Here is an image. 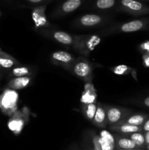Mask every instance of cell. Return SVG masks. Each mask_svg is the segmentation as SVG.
<instances>
[{
  "label": "cell",
  "mask_w": 149,
  "mask_h": 150,
  "mask_svg": "<svg viewBox=\"0 0 149 150\" xmlns=\"http://www.w3.org/2000/svg\"><path fill=\"white\" fill-rule=\"evenodd\" d=\"M115 3V0H97L96 7L99 9H109L113 7Z\"/></svg>",
  "instance_id": "cell-19"
},
{
  "label": "cell",
  "mask_w": 149,
  "mask_h": 150,
  "mask_svg": "<svg viewBox=\"0 0 149 150\" xmlns=\"http://www.w3.org/2000/svg\"><path fill=\"white\" fill-rule=\"evenodd\" d=\"M29 73V70L27 67H16L13 70V74L15 77H24Z\"/></svg>",
  "instance_id": "cell-22"
},
{
  "label": "cell",
  "mask_w": 149,
  "mask_h": 150,
  "mask_svg": "<svg viewBox=\"0 0 149 150\" xmlns=\"http://www.w3.org/2000/svg\"><path fill=\"white\" fill-rule=\"evenodd\" d=\"M148 118V117L146 114H134L126 120L125 124L142 127Z\"/></svg>",
  "instance_id": "cell-8"
},
{
  "label": "cell",
  "mask_w": 149,
  "mask_h": 150,
  "mask_svg": "<svg viewBox=\"0 0 149 150\" xmlns=\"http://www.w3.org/2000/svg\"><path fill=\"white\" fill-rule=\"evenodd\" d=\"M129 67H127V65H124V64H121V65H118L117 67H115L113 69V72L116 75H124L125 73H127L129 70Z\"/></svg>",
  "instance_id": "cell-24"
},
{
  "label": "cell",
  "mask_w": 149,
  "mask_h": 150,
  "mask_svg": "<svg viewBox=\"0 0 149 150\" xmlns=\"http://www.w3.org/2000/svg\"><path fill=\"white\" fill-rule=\"evenodd\" d=\"M82 3V0H67L61 6V10L64 13H71L78 8Z\"/></svg>",
  "instance_id": "cell-10"
},
{
  "label": "cell",
  "mask_w": 149,
  "mask_h": 150,
  "mask_svg": "<svg viewBox=\"0 0 149 150\" xmlns=\"http://www.w3.org/2000/svg\"><path fill=\"white\" fill-rule=\"evenodd\" d=\"M100 137L103 138L105 141L108 142L112 147H115V139H114V137L112 136V134L109 133L107 130H102L100 133Z\"/></svg>",
  "instance_id": "cell-21"
},
{
  "label": "cell",
  "mask_w": 149,
  "mask_h": 150,
  "mask_svg": "<svg viewBox=\"0 0 149 150\" xmlns=\"http://www.w3.org/2000/svg\"><path fill=\"white\" fill-rule=\"evenodd\" d=\"M120 7L131 14L145 15L149 13V7L137 0H120Z\"/></svg>",
  "instance_id": "cell-1"
},
{
  "label": "cell",
  "mask_w": 149,
  "mask_h": 150,
  "mask_svg": "<svg viewBox=\"0 0 149 150\" xmlns=\"http://www.w3.org/2000/svg\"><path fill=\"white\" fill-rule=\"evenodd\" d=\"M53 58L63 63H68L72 60V56L66 51H56L53 54Z\"/></svg>",
  "instance_id": "cell-15"
},
{
  "label": "cell",
  "mask_w": 149,
  "mask_h": 150,
  "mask_svg": "<svg viewBox=\"0 0 149 150\" xmlns=\"http://www.w3.org/2000/svg\"><path fill=\"white\" fill-rule=\"evenodd\" d=\"M122 113L117 108H110L107 113V118L110 123H116L121 120Z\"/></svg>",
  "instance_id": "cell-11"
},
{
  "label": "cell",
  "mask_w": 149,
  "mask_h": 150,
  "mask_svg": "<svg viewBox=\"0 0 149 150\" xmlns=\"http://www.w3.org/2000/svg\"><path fill=\"white\" fill-rule=\"evenodd\" d=\"M145 136V146L149 145V131L144 133Z\"/></svg>",
  "instance_id": "cell-28"
},
{
  "label": "cell",
  "mask_w": 149,
  "mask_h": 150,
  "mask_svg": "<svg viewBox=\"0 0 149 150\" xmlns=\"http://www.w3.org/2000/svg\"><path fill=\"white\" fill-rule=\"evenodd\" d=\"M149 25V20H134L124 23L121 30L124 32H133L141 30Z\"/></svg>",
  "instance_id": "cell-3"
},
{
  "label": "cell",
  "mask_w": 149,
  "mask_h": 150,
  "mask_svg": "<svg viewBox=\"0 0 149 150\" xmlns=\"http://www.w3.org/2000/svg\"><path fill=\"white\" fill-rule=\"evenodd\" d=\"M44 7H39L35 9L33 12V19L35 21L37 22H44L45 21V15H44Z\"/></svg>",
  "instance_id": "cell-17"
},
{
  "label": "cell",
  "mask_w": 149,
  "mask_h": 150,
  "mask_svg": "<svg viewBox=\"0 0 149 150\" xmlns=\"http://www.w3.org/2000/svg\"><path fill=\"white\" fill-rule=\"evenodd\" d=\"M143 104H144L146 107L149 108V96L147 97L146 98H145V100H143Z\"/></svg>",
  "instance_id": "cell-29"
},
{
  "label": "cell",
  "mask_w": 149,
  "mask_h": 150,
  "mask_svg": "<svg viewBox=\"0 0 149 150\" xmlns=\"http://www.w3.org/2000/svg\"><path fill=\"white\" fill-rule=\"evenodd\" d=\"M140 48L142 51L146 54V53H149V40L145 41V42H143L141 45H140Z\"/></svg>",
  "instance_id": "cell-25"
},
{
  "label": "cell",
  "mask_w": 149,
  "mask_h": 150,
  "mask_svg": "<svg viewBox=\"0 0 149 150\" xmlns=\"http://www.w3.org/2000/svg\"><path fill=\"white\" fill-rule=\"evenodd\" d=\"M29 1L32 3H40L42 1H43L44 0H29Z\"/></svg>",
  "instance_id": "cell-30"
},
{
  "label": "cell",
  "mask_w": 149,
  "mask_h": 150,
  "mask_svg": "<svg viewBox=\"0 0 149 150\" xmlns=\"http://www.w3.org/2000/svg\"><path fill=\"white\" fill-rule=\"evenodd\" d=\"M23 122L19 118H13L8 123V127L15 134H18L22 130Z\"/></svg>",
  "instance_id": "cell-12"
},
{
  "label": "cell",
  "mask_w": 149,
  "mask_h": 150,
  "mask_svg": "<svg viewBox=\"0 0 149 150\" xmlns=\"http://www.w3.org/2000/svg\"><path fill=\"white\" fill-rule=\"evenodd\" d=\"M17 92L13 90H7L0 97V108L4 112L11 113L15 109L18 102Z\"/></svg>",
  "instance_id": "cell-2"
},
{
  "label": "cell",
  "mask_w": 149,
  "mask_h": 150,
  "mask_svg": "<svg viewBox=\"0 0 149 150\" xmlns=\"http://www.w3.org/2000/svg\"><path fill=\"white\" fill-rule=\"evenodd\" d=\"M90 65L86 62H79L74 66V71L77 76L81 78H86L91 73Z\"/></svg>",
  "instance_id": "cell-6"
},
{
  "label": "cell",
  "mask_w": 149,
  "mask_h": 150,
  "mask_svg": "<svg viewBox=\"0 0 149 150\" xmlns=\"http://www.w3.org/2000/svg\"><path fill=\"white\" fill-rule=\"evenodd\" d=\"M137 1H149V0H137Z\"/></svg>",
  "instance_id": "cell-32"
},
{
  "label": "cell",
  "mask_w": 149,
  "mask_h": 150,
  "mask_svg": "<svg viewBox=\"0 0 149 150\" xmlns=\"http://www.w3.org/2000/svg\"><path fill=\"white\" fill-rule=\"evenodd\" d=\"M91 150H98V149H95V148H93V149H91Z\"/></svg>",
  "instance_id": "cell-33"
},
{
  "label": "cell",
  "mask_w": 149,
  "mask_h": 150,
  "mask_svg": "<svg viewBox=\"0 0 149 150\" xmlns=\"http://www.w3.org/2000/svg\"><path fill=\"white\" fill-rule=\"evenodd\" d=\"M15 64V60L10 56L0 52V66L4 68H10Z\"/></svg>",
  "instance_id": "cell-16"
},
{
  "label": "cell",
  "mask_w": 149,
  "mask_h": 150,
  "mask_svg": "<svg viewBox=\"0 0 149 150\" xmlns=\"http://www.w3.org/2000/svg\"><path fill=\"white\" fill-rule=\"evenodd\" d=\"M120 132L123 133H127V134H131V133H137V132H143V128L142 127H138V126L124 124L122 125L117 127Z\"/></svg>",
  "instance_id": "cell-14"
},
{
  "label": "cell",
  "mask_w": 149,
  "mask_h": 150,
  "mask_svg": "<svg viewBox=\"0 0 149 150\" xmlns=\"http://www.w3.org/2000/svg\"><path fill=\"white\" fill-rule=\"evenodd\" d=\"M142 128H143V132H144V133L149 131V117L146 120V121L145 122L144 124L143 125Z\"/></svg>",
  "instance_id": "cell-27"
},
{
  "label": "cell",
  "mask_w": 149,
  "mask_h": 150,
  "mask_svg": "<svg viewBox=\"0 0 149 150\" xmlns=\"http://www.w3.org/2000/svg\"><path fill=\"white\" fill-rule=\"evenodd\" d=\"M106 117L107 116L106 114H105V110L101 108V107H99L96 109V114H95L94 117H93V120H94L96 124L100 125L105 122Z\"/></svg>",
  "instance_id": "cell-18"
},
{
  "label": "cell",
  "mask_w": 149,
  "mask_h": 150,
  "mask_svg": "<svg viewBox=\"0 0 149 150\" xmlns=\"http://www.w3.org/2000/svg\"><path fill=\"white\" fill-rule=\"evenodd\" d=\"M30 82V78L17 77L13 79L9 83L10 88L13 89H20L25 88Z\"/></svg>",
  "instance_id": "cell-7"
},
{
  "label": "cell",
  "mask_w": 149,
  "mask_h": 150,
  "mask_svg": "<svg viewBox=\"0 0 149 150\" xmlns=\"http://www.w3.org/2000/svg\"><path fill=\"white\" fill-rule=\"evenodd\" d=\"M115 146L118 148V150L121 149H140L136 146L135 144L130 139L126 138H119L115 142Z\"/></svg>",
  "instance_id": "cell-5"
},
{
  "label": "cell",
  "mask_w": 149,
  "mask_h": 150,
  "mask_svg": "<svg viewBox=\"0 0 149 150\" xmlns=\"http://www.w3.org/2000/svg\"><path fill=\"white\" fill-rule=\"evenodd\" d=\"M96 139H97L98 144H99V150H113L114 148L103 138L99 136V137L96 138Z\"/></svg>",
  "instance_id": "cell-23"
},
{
  "label": "cell",
  "mask_w": 149,
  "mask_h": 150,
  "mask_svg": "<svg viewBox=\"0 0 149 150\" xmlns=\"http://www.w3.org/2000/svg\"><path fill=\"white\" fill-rule=\"evenodd\" d=\"M97 107L94 103H89L87 105V107L86 108V117L89 120H93L95 114H96Z\"/></svg>",
  "instance_id": "cell-20"
},
{
  "label": "cell",
  "mask_w": 149,
  "mask_h": 150,
  "mask_svg": "<svg viewBox=\"0 0 149 150\" xmlns=\"http://www.w3.org/2000/svg\"><path fill=\"white\" fill-rule=\"evenodd\" d=\"M102 21V18L98 15L88 14L82 16L80 19V23L86 26H92L99 23Z\"/></svg>",
  "instance_id": "cell-4"
},
{
  "label": "cell",
  "mask_w": 149,
  "mask_h": 150,
  "mask_svg": "<svg viewBox=\"0 0 149 150\" xmlns=\"http://www.w3.org/2000/svg\"><path fill=\"white\" fill-rule=\"evenodd\" d=\"M129 139H131L136 144V146L140 149L145 148V140L144 133L143 132H137L129 134Z\"/></svg>",
  "instance_id": "cell-9"
},
{
  "label": "cell",
  "mask_w": 149,
  "mask_h": 150,
  "mask_svg": "<svg viewBox=\"0 0 149 150\" xmlns=\"http://www.w3.org/2000/svg\"><path fill=\"white\" fill-rule=\"evenodd\" d=\"M121 150H145V149H121Z\"/></svg>",
  "instance_id": "cell-31"
},
{
  "label": "cell",
  "mask_w": 149,
  "mask_h": 150,
  "mask_svg": "<svg viewBox=\"0 0 149 150\" xmlns=\"http://www.w3.org/2000/svg\"><path fill=\"white\" fill-rule=\"evenodd\" d=\"M143 64L145 67H149V53H146L143 55Z\"/></svg>",
  "instance_id": "cell-26"
},
{
  "label": "cell",
  "mask_w": 149,
  "mask_h": 150,
  "mask_svg": "<svg viewBox=\"0 0 149 150\" xmlns=\"http://www.w3.org/2000/svg\"><path fill=\"white\" fill-rule=\"evenodd\" d=\"M54 38L58 42L64 45H70L72 42V38L69 34L64 32H56L53 35Z\"/></svg>",
  "instance_id": "cell-13"
}]
</instances>
